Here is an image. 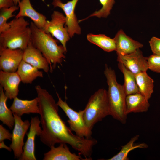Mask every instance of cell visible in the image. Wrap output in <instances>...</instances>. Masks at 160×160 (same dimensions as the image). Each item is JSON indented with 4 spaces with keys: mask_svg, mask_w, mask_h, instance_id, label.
Listing matches in <instances>:
<instances>
[{
    "mask_svg": "<svg viewBox=\"0 0 160 160\" xmlns=\"http://www.w3.org/2000/svg\"><path fill=\"white\" fill-rule=\"evenodd\" d=\"M35 89L40 111L42 129L39 136L41 142L50 148L57 143L68 144L87 159L91 158L97 140L73 134L59 115V106L52 96L39 85Z\"/></svg>",
    "mask_w": 160,
    "mask_h": 160,
    "instance_id": "6da1fadb",
    "label": "cell"
},
{
    "mask_svg": "<svg viewBox=\"0 0 160 160\" xmlns=\"http://www.w3.org/2000/svg\"><path fill=\"white\" fill-rule=\"evenodd\" d=\"M30 27L31 31V42L47 60L51 72L57 64H61L65 58V54L67 51L62 45H58V40L38 28L33 22L30 23Z\"/></svg>",
    "mask_w": 160,
    "mask_h": 160,
    "instance_id": "7a4b0ae2",
    "label": "cell"
},
{
    "mask_svg": "<svg viewBox=\"0 0 160 160\" xmlns=\"http://www.w3.org/2000/svg\"><path fill=\"white\" fill-rule=\"evenodd\" d=\"M104 74L108 86L107 91L110 115L123 124H126L127 95L123 85L118 83L115 71L105 64Z\"/></svg>",
    "mask_w": 160,
    "mask_h": 160,
    "instance_id": "3957f363",
    "label": "cell"
},
{
    "mask_svg": "<svg viewBox=\"0 0 160 160\" xmlns=\"http://www.w3.org/2000/svg\"><path fill=\"white\" fill-rule=\"evenodd\" d=\"M10 27L0 33V47L24 51L31 41L30 23L23 17L13 19Z\"/></svg>",
    "mask_w": 160,
    "mask_h": 160,
    "instance_id": "277c9868",
    "label": "cell"
},
{
    "mask_svg": "<svg viewBox=\"0 0 160 160\" xmlns=\"http://www.w3.org/2000/svg\"><path fill=\"white\" fill-rule=\"evenodd\" d=\"M84 110L85 124L92 130L96 123L110 115L107 91L100 89L95 92L91 96Z\"/></svg>",
    "mask_w": 160,
    "mask_h": 160,
    "instance_id": "5b68a950",
    "label": "cell"
},
{
    "mask_svg": "<svg viewBox=\"0 0 160 160\" xmlns=\"http://www.w3.org/2000/svg\"><path fill=\"white\" fill-rule=\"evenodd\" d=\"M56 94L58 98L57 104L68 118L67 122L71 130L75 132L76 135L80 137L91 138L92 130L89 129L85 124L83 117L84 110H79L78 112L74 111L69 106L65 101L62 100L57 93Z\"/></svg>",
    "mask_w": 160,
    "mask_h": 160,
    "instance_id": "8992f818",
    "label": "cell"
},
{
    "mask_svg": "<svg viewBox=\"0 0 160 160\" xmlns=\"http://www.w3.org/2000/svg\"><path fill=\"white\" fill-rule=\"evenodd\" d=\"M65 23V15L60 12L54 11L51 15V20H47L42 29L59 41L67 51L66 43L70 37L67 27L64 25Z\"/></svg>",
    "mask_w": 160,
    "mask_h": 160,
    "instance_id": "52a82bcc",
    "label": "cell"
},
{
    "mask_svg": "<svg viewBox=\"0 0 160 160\" xmlns=\"http://www.w3.org/2000/svg\"><path fill=\"white\" fill-rule=\"evenodd\" d=\"M15 124L12 131V142L10 147L13 150L14 157L18 159L22 155L25 143L24 138L30 126V122L28 120L23 121L21 116L13 113Z\"/></svg>",
    "mask_w": 160,
    "mask_h": 160,
    "instance_id": "ba28073f",
    "label": "cell"
},
{
    "mask_svg": "<svg viewBox=\"0 0 160 160\" xmlns=\"http://www.w3.org/2000/svg\"><path fill=\"white\" fill-rule=\"evenodd\" d=\"M79 0H71L66 3L61 0H52L51 4L54 7H59L64 12L65 18V26L67 27L70 38L75 34L80 35L81 27L79 24L75 10Z\"/></svg>",
    "mask_w": 160,
    "mask_h": 160,
    "instance_id": "9c48e42d",
    "label": "cell"
},
{
    "mask_svg": "<svg viewBox=\"0 0 160 160\" xmlns=\"http://www.w3.org/2000/svg\"><path fill=\"white\" fill-rule=\"evenodd\" d=\"M117 55V61L123 64L135 75L147 72L148 69L147 57L143 55L140 49L129 54Z\"/></svg>",
    "mask_w": 160,
    "mask_h": 160,
    "instance_id": "30bf717a",
    "label": "cell"
},
{
    "mask_svg": "<svg viewBox=\"0 0 160 160\" xmlns=\"http://www.w3.org/2000/svg\"><path fill=\"white\" fill-rule=\"evenodd\" d=\"M41 123L38 116L31 118L30 130L26 133L27 138L23 147V151L19 160H36L35 154V139L36 136H39L41 129Z\"/></svg>",
    "mask_w": 160,
    "mask_h": 160,
    "instance_id": "8fae6325",
    "label": "cell"
},
{
    "mask_svg": "<svg viewBox=\"0 0 160 160\" xmlns=\"http://www.w3.org/2000/svg\"><path fill=\"white\" fill-rule=\"evenodd\" d=\"M24 51L0 47V69L7 72H16L23 60Z\"/></svg>",
    "mask_w": 160,
    "mask_h": 160,
    "instance_id": "7c38bea8",
    "label": "cell"
},
{
    "mask_svg": "<svg viewBox=\"0 0 160 160\" xmlns=\"http://www.w3.org/2000/svg\"><path fill=\"white\" fill-rule=\"evenodd\" d=\"M21 82V79L17 71L7 72L0 70V86L3 88L8 99L12 100L17 97Z\"/></svg>",
    "mask_w": 160,
    "mask_h": 160,
    "instance_id": "4fadbf2b",
    "label": "cell"
},
{
    "mask_svg": "<svg viewBox=\"0 0 160 160\" xmlns=\"http://www.w3.org/2000/svg\"><path fill=\"white\" fill-rule=\"evenodd\" d=\"M114 39L116 43L117 54H129L143 47L142 44L127 35L122 29L118 31Z\"/></svg>",
    "mask_w": 160,
    "mask_h": 160,
    "instance_id": "5bb4252c",
    "label": "cell"
},
{
    "mask_svg": "<svg viewBox=\"0 0 160 160\" xmlns=\"http://www.w3.org/2000/svg\"><path fill=\"white\" fill-rule=\"evenodd\" d=\"M22 60L39 69L43 70L46 73L50 71V66L47 60L31 41L24 51Z\"/></svg>",
    "mask_w": 160,
    "mask_h": 160,
    "instance_id": "9a60e30c",
    "label": "cell"
},
{
    "mask_svg": "<svg viewBox=\"0 0 160 160\" xmlns=\"http://www.w3.org/2000/svg\"><path fill=\"white\" fill-rule=\"evenodd\" d=\"M18 13L15 18L27 17L30 18L38 28L42 29L47 21L46 17L37 12L32 6L30 0H21L18 3Z\"/></svg>",
    "mask_w": 160,
    "mask_h": 160,
    "instance_id": "2e32d148",
    "label": "cell"
},
{
    "mask_svg": "<svg viewBox=\"0 0 160 160\" xmlns=\"http://www.w3.org/2000/svg\"><path fill=\"white\" fill-rule=\"evenodd\" d=\"M50 150L44 154L43 160H86L80 155H77L70 151L66 143H60L57 147H51Z\"/></svg>",
    "mask_w": 160,
    "mask_h": 160,
    "instance_id": "e0dca14e",
    "label": "cell"
},
{
    "mask_svg": "<svg viewBox=\"0 0 160 160\" xmlns=\"http://www.w3.org/2000/svg\"><path fill=\"white\" fill-rule=\"evenodd\" d=\"M37 97L31 100H23L17 97L13 99V103L10 109L13 113L21 116L24 114L37 113L39 114L40 111L38 105Z\"/></svg>",
    "mask_w": 160,
    "mask_h": 160,
    "instance_id": "ac0fdd59",
    "label": "cell"
},
{
    "mask_svg": "<svg viewBox=\"0 0 160 160\" xmlns=\"http://www.w3.org/2000/svg\"><path fill=\"white\" fill-rule=\"evenodd\" d=\"M148 100L139 92L127 95L126 100L127 114L147 112L150 106Z\"/></svg>",
    "mask_w": 160,
    "mask_h": 160,
    "instance_id": "d6986e66",
    "label": "cell"
},
{
    "mask_svg": "<svg viewBox=\"0 0 160 160\" xmlns=\"http://www.w3.org/2000/svg\"><path fill=\"white\" fill-rule=\"evenodd\" d=\"M38 70L37 68L22 60L16 71L23 83L31 84L37 78L43 77V72Z\"/></svg>",
    "mask_w": 160,
    "mask_h": 160,
    "instance_id": "ffe728a7",
    "label": "cell"
},
{
    "mask_svg": "<svg viewBox=\"0 0 160 160\" xmlns=\"http://www.w3.org/2000/svg\"><path fill=\"white\" fill-rule=\"evenodd\" d=\"M8 99L3 88L0 86V120L12 129L14 126L15 118L12 111L7 106Z\"/></svg>",
    "mask_w": 160,
    "mask_h": 160,
    "instance_id": "44dd1931",
    "label": "cell"
},
{
    "mask_svg": "<svg viewBox=\"0 0 160 160\" xmlns=\"http://www.w3.org/2000/svg\"><path fill=\"white\" fill-rule=\"evenodd\" d=\"M135 77L139 93L149 100L153 92V79L148 75L146 72L136 74Z\"/></svg>",
    "mask_w": 160,
    "mask_h": 160,
    "instance_id": "7402d4cb",
    "label": "cell"
},
{
    "mask_svg": "<svg viewBox=\"0 0 160 160\" xmlns=\"http://www.w3.org/2000/svg\"><path fill=\"white\" fill-rule=\"evenodd\" d=\"M87 40L95 44L105 52H110L116 50V45L114 38L104 34L89 33L87 36Z\"/></svg>",
    "mask_w": 160,
    "mask_h": 160,
    "instance_id": "603a6c76",
    "label": "cell"
},
{
    "mask_svg": "<svg viewBox=\"0 0 160 160\" xmlns=\"http://www.w3.org/2000/svg\"><path fill=\"white\" fill-rule=\"evenodd\" d=\"M118 66L124 75V83L123 85L127 95L139 92L135 75L120 63L118 62Z\"/></svg>",
    "mask_w": 160,
    "mask_h": 160,
    "instance_id": "cb8c5ba5",
    "label": "cell"
},
{
    "mask_svg": "<svg viewBox=\"0 0 160 160\" xmlns=\"http://www.w3.org/2000/svg\"><path fill=\"white\" fill-rule=\"evenodd\" d=\"M139 137V135H136L132 137L126 145L122 146L121 151L116 154L107 160H128V155L129 152L137 148H146L148 145L144 143L134 145V143L137 140Z\"/></svg>",
    "mask_w": 160,
    "mask_h": 160,
    "instance_id": "d4e9b609",
    "label": "cell"
},
{
    "mask_svg": "<svg viewBox=\"0 0 160 160\" xmlns=\"http://www.w3.org/2000/svg\"><path fill=\"white\" fill-rule=\"evenodd\" d=\"M19 9L18 6L15 5L8 8L0 9V33L8 29L10 26L7 21L9 18L15 16L13 13Z\"/></svg>",
    "mask_w": 160,
    "mask_h": 160,
    "instance_id": "484cf974",
    "label": "cell"
},
{
    "mask_svg": "<svg viewBox=\"0 0 160 160\" xmlns=\"http://www.w3.org/2000/svg\"><path fill=\"white\" fill-rule=\"evenodd\" d=\"M99 1L102 6L101 8L99 10L95 11L87 17L79 20V23L91 17H95L99 18H106L109 15L115 3V0H99Z\"/></svg>",
    "mask_w": 160,
    "mask_h": 160,
    "instance_id": "4316f807",
    "label": "cell"
},
{
    "mask_svg": "<svg viewBox=\"0 0 160 160\" xmlns=\"http://www.w3.org/2000/svg\"><path fill=\"white\" fill-rule=\"evenodd\" d=\"M148 69L160 73V55L153 54L147 57Z\"/></svg>",
    "mask_w": 160,
    "mask_h": 160,
    "instance_id": "83f0119b",
    "label": "cell"
},
{
    "mask_svg": "<svg viewBox=\"0 0 160 160\" xmlns=\"http://www.w3.org/2000/svg\"><path fill=\"white\" fill-rule=\"evenodd\" d=\"M149 42L153 54L160 55V38L153 36Z\"/></svg>",
    "mask_w": 160,
    "mask_h": 160,
    "instance_id": "f1b7e54d",
    "label": "cell"
},
{
    "mask_svg": "<svg viewBox=\"0 0 160 160\" xmlns=\"http://www.w3.org/2000/svg\"><path fill=\"white\" fill-rule=\"evenodd\" d=\"M12 134L5 128L2 124L0 125V142L5 139L11 140Z\"/></svg>",
    "mask_w": 160,
    "mask_h": 160,
    "instance_id": "f546056e",
    "label": "cell"
},
{
    "mask_svg": "<svg viewBox=\"0 0 160 160\" xmlns=\"http://www.w3.org/2000/svg\"><path fill=\"white\" fill-rule=\"evenodd\" d=\"M16 5L13 0H0V9L8 8Z\"/></svg>",
    "mask_w": 160,
    "mask_h": 160,
    "instance_id": "4dcf8cb0",
    "label": "cell"
},
{
    "mask_svg": "<svg viewBox=\"0 0 160 160\" xmlns=\"http://www.w3.org/2000/svg\"><path fill=\"white\" fill-rule=\"evenodd\" d=\"M5 148L10 152L11 151L12 149L10 147H8L5 144L4 141L0 142V148Z\"/></svg>",
    "mask_w": 160,
    "mask_h": 160,
    "instance_id": "1f68e13d",
    "label": "cell"
},
{
    "mask_svg": "<svg viewBox=\"0 0 160 160\" xmlns=\"http://www.w3.org/2000/svg\"><path fill=\"white\" fill-rule=\"evenodd\" d=\"M14 3L15 4V5H17L19 2L20 1V0H13Z\"/></svg>",
    "mask_w": 160,
    "mask_h": 160,
    "instance_id": "d6a6232c",
    "label": "cell"
}]
</instances>
